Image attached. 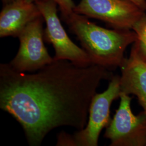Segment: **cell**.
I'll return each instance as SVG.
<instances>
[{"instance_id": "obj_1", "label": "cell", "mask_w": 146, "mask_h": 146, "mask_svg": "<svg viewBox=\"0 0 146 146\" xmlns=\"http://www.w3.org/2000/svg\"><path fill=\"white\" fill-rule=\"evenodd\" d=\"M114 76L102 66L81 67L68 60H54L33 74L1 63L0 108L21 125L29 146H40L55 128L83 129L101 82Z\"/></svg>"}, {"instance_id": "obj_2", "label": "cell", "mask_w": 146, "mask_h": 146, "mask_svg": "<svg viewBox=\"0 0 146 146\" xmlns=\"http://www.w3.org/2000/svg\"><path fill=\"white\" fill-rule=\"evenodd\" d=\"M63 19L93 64L109 70L121 67L126 48L138 38L133 31L106 29L75 12Z\"/></svg>"}, {"instance_id": "obj_3", "label": "cell", "mask_w": 146, "mask_h": 146, "mask_svg": "<svg viewBox=\"0 0 146 146\" xmlns=\"http://www.w3.org/2000/svg\"><path fill=\"white\" fill-rule=\"evenodd\" d=\"M121 93L120 76H114L108 88L94 95L89 110V121L83 129L73 135L62 132L58 136L57 146H97L100 134L111 121L110 109L112 102L120 98Z\"/></svg>"}, {"instance_id": "obj_4", "label": "cell", "mask_w": 146, "mask_h": 146, "mask_svg": "<svg viewBox=\"0 0 146 146\" xmlns=\"http://www.w3.org/2000/svg\"><path fill=\"white\" fill-rule=\"evenodd\" d=\"M74 11L120 30L136 31L146 20V11L128 0H81Z\"/></svg>"}, {"instance_id": "obj_5", "label": "cell", "mask_w": 146, "mask_h": 146, "mask_svg": "<svg viewBox=\"0 0 146 146\" xmlns=\"http://www.w3.org/2000/svg\"><path fill=\"white\" fill-rule=\"evenodd\" d=\"M40 11L46 28L44 39L54 48L55 60H68L81 67L93 64L83 48L71 40L58 15L57 4L51 0H36L35 2Z\"/></svg>"}, {"instance_id": "obj_6", "label": "cell", "mask_w": 146, "mask_h": 146, "mask_svg": "<svg viewBox=\"0 0 146 146\" xmlns=\"http://www.w3.org/2000/svg\"><path fill=\"white\" fill-rule=\"evenodd\" d=\"M115 115L104 134L111 146H146V113L137 115L131 110V98L121 93Z\"/></svg>"}, {"instance_id": "obj_7", "label": "cell", "mask_w": 146, "mask_h": 146, "mask_svg": "<svg viewBox=\"0 0 146 146\" xmlns=\"http://www.w3.org/2000/svg\"><path fill=\"white\" fill-rule=\"evenodd\" d=\"M44 19L39 16L27 25L19 35L20 47L17 54L9 63L19 72L38 71L54 60L44 46Z\"/></svg>"}, {"instance_id": "obj_8", "label": "cell", "mask_w": 146, "mask_h": 146, "mask_svg": "<svg viewBox=\"0 0 146 146\" xmlns=\"http://www.w3.org/2000/svg\"><path fill=\"white\" fill-rule=\"evenodd\" d=\"M41 16L35 3L21 0L6 4L0 13V37H18L28 23Z\"/></svg>"}, {"instance_id": "obj_9", "label": "cell", "mask_w": 146, "mask_h": 146, "mask_svg": "<svg viewBox=\"0 0 146 146\" xmlns=\"http://www.w3.org/2000/svg\"><path fill=\"white\" fill-rule=\"evenodd\" d=\"M120 68L121 92L135 95L143 110H146V63L132 47L129 58H125Z\"/></svg>"}, {"instance_id": "obj_10", "label": "cell", "mask_w": 146, "mask_h": 146, "mask_svg": "<svg viewBox=\"0 0 146 146\" xmlns=\"http://www.w3.org/2000/svg\"><path fill=\"white\" fill-rule=\"evenodd\" d=\"M138 38L133 44L132 47L141 59L146 63V22L145 27L137 33Z\"/></svg>"}, {"instance_id": "obj_11", "label": "cell", "mask_w": 146, "mask_h": 146, "mask_svg": "<svg viewBox=\"0 0 146 146\" xmlns=\"http://www.w3.org/2000/svg\"><path fill=\"white\" fill-rule=\"evenodd\" d=\"M59 6L63 18L73 13L75 5L72 0H51Z\"/></svg>"}, {"instance_id": "obj_12", "label": "cell", "mask_w": 146, "mask_h": 146, "mask_svg": "<svg viewBox=\"0 0 146 146\" xmlns=\"http://www.w3.org/2000/svg\"><path fill=\"white\" fill-rule=\"evenodd\" d=\"M140 7L143 10L146 11V0H128Z\"/></svg>"}, {"instance_id": "obj_13", "label": "cell", "mask_w": 146, "mask_h": 146, "mask_svg": "<svg viewBox=\"0 0 146 146\" xmlns=\"http://www.w3.org/2000/svg\"><path fill=\"white\" fill-rule=\"evenodd\" d=\"M21 1V0H2L3 3L4 4V5H5L6 4L9 3L13 2H15V1Z\"/></svg>"}, {"instance_id": "obj_14", "label": "cell", "mask_w": 146, "mask_h": 146, "mask_svg": "<svg viewBox=\"0 0 146 146\" xmlns=\"http://www.w3.org/2000/svg\"><path fill=\"white\" fill-rule=\"evenodd\" d=\"M27 3H35L36 0H24Z\"/></svg>"}]
</instances>
